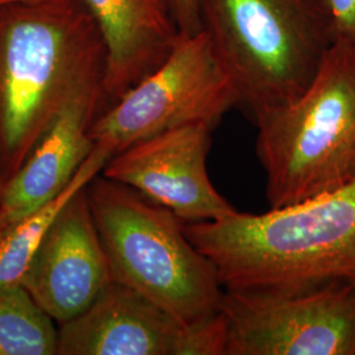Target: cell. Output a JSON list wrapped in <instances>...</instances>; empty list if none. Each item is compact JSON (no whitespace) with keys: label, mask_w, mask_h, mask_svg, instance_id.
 <instances>
[{"label":"cell","mask_w":355,"mask_h":355,"mask_svg":"<svg viewBox=\"0 0 355 355\" xmlns=\"http://www.w3.org/2000/svg\"><path fill=\"white\" fill-rule=\"evenodd\" d=\"M183 229L225 290H311L355 275V177L302 203Z\"/></svg>","instance_id":"1"},{"label":"cell","mask_w":355,"mask_h":355,"mask_svg":"<svg viewBox=\"0 0 355 355\" xmlns=\"http://www.w3.org/2000/svg\"><path fill=\"white\" fill-rule=\"evenodd\" d=\"M105 49L80 0L0 8V180L24 164L64 103L104 76Z\"/></svg>","instance_id":"2"},{"label":"cell","mask_w":355,"mask_h":355,"mask_svg":"<svg viewBox=\"0 0 355 355\" xmlns=\"http://www.w3.org/2000/svg\"><path fill=\"white\" fill-rule=\"evenodd\" d=\"M86 193L112 280L187 325L220 312L224 287L217 270L175 214L102 174L89 180Z\"/></svg>","instance_id":"3"},{"label":"cell","mask_w":355,"mask_h":355,"mask_svg":"<svg viewBox=\"0 0 355 355\" xmlns=\"http://www.w3.org/2000/svg\"><path fill=\"white\" fill-rule=\"evenodd\" d=\"M270 209L337 190L355 177V48L336 41L309 87L254 116Z\"/></svg>","instance_id":"4"},{"label":"cell","mask_w":355,"mask_h":355,"mask_svg":"<svg viewBox=\"0 0 355 355\" xmlns=\"http://www.w3.org/2000/svg\"><path fill=\"white\" fill-rule=\"evenodd\" d=\"M202 29L253 116L309 87L336 38L321 0H199Z\"/></svg>","instance_id":"5"},{"label":"cell","mask_w":355,"mask_h":355,"mask_svg":"<svg viewBox=\"0 0 355 355\" xmlns=\"http://www.w3.org/2000/svg\"><path fill=\"white\" fill-rule=\"evenodd\" d=\"M239 92L203 29L180 35L165 61L98 116L89 136L107 162L129 146L191 123L216 127Z\"/></svg>","instance_id":"6"},{"label":"cell","mask_w":355,"mask_h":355,"mask_svg":"<svg viewBox=\"0 0 355 355\" xmlns=\"http://www.w3.org/2000/svg\"><path fill=\"white\" fill-rule=\"evenodd\" d=\"M225 355H355V284L299 292L225 290Z\"/></svg>","instance_id":"7"},{"label":"cell","mask_w":355,"mask_h":355,"mask_svg":"<svg viewBox=\"0 0 355 355\" xmlns=\"http://www.w3.org/2000/svg\"><path fill=\"white\" fill-rule=\"evenodd\" d=\"M225 347L221 311L187 325L116 280L86 311L58 325V355H225Z\"/></svg>","instance_id":"8"},{"label":"cell","mask_w":355,"mask_h":355,"mask_svg":"<svg viewBox=\"0 0 355 355\" xmlns=\"http://www.w3.org/2000/svg\"><path fill=\"white\" fill-rule=\"evenodd\" d=\"M212 125L191 123L140 141L112 157L103 177L127 184L183 223L216 221L237 209L207 171Z\"/></svg>","instance_id":"9"},{"label":"cell","mask_w":355,"mask_h":355,"mask_svg":"<svg viewBox=\"0 0 355 355\" xmlns=\"http://www.w3.org/2000/svg\"><path fill=\"white\" fill-rule=\"evenodd\" d=\"M86 186L51 221L21 280L58 325L86 311L112 280Z\"/></svg>","instance_id":"10"},{"label":"cell","mask_w":355,"mask_h":355,"mask_svg":"<svg viewBox=\"0 0 355 355\" xmlns=\"http://www.w3.org/2000/svg\"><path fill=\"white\" fill-rule=\"evenodd\" d=\"M103 79L92 78L76 89L4 184L0 214L7 227L57 198L87 159L94 148L91 128L107 108Z\"/></svg>","instance_id":"11"},{"label":"cell","mask_w":355,"mask_h":355,"mask_svg":"<svg viewBox=\"0 0 355 355\" xmlns=\"http://www.w3.org/2000/svg\"><path fill=\"white\" fill-rule=\"evenodd\" d=\"M105 49L107 107L162 64L179 36L173 0H80Z\"/></svg>","instance_id":"12"},{"label":"cell","mask_w":355,"mask_h":355,"mask_svg":"<svg viewBox=\"0 0 355 355\" xmlns=\"http://www.w3.org/2000/svg\"><path fill=\"white\" fill-rule=\"evenodd\" d=\"M104 166L105 159L92 150L71 183L57 198L37 212L13 223L0 234V292L21 284L29 262L51 221L76 191L102 173Z\"/></svg>","instance_id":"13"},{"label":"cell","mask_w":355,"mask_h":355,"mask_svg":"<svg viewBox=\"0 0 355 355\" xmlns=\"http://www.w3.org/2000/svg\"><path fill=\"white\" fill-rule=\"evenodd\" d=\"M0 355H58V324L21 284L0 292Z\"/></svg>","instance_id":"14"},{"label":"cell","mask_w":355,"mask_h":355,"mask_svg":"<svg viewBox=\"0 0 355 355\" xmlns=\"http://www.w3.org/2000/svg\"><path fill=\"white\" fill-rule=\"evenodd\" d=\"M333 29L336 41L355 48V0H321Z\"/></svg>","instance_id":"15"},{"label":"cell","mask_w":355,"mask_h":355,"mask_svg":"<svg viewBox=\"0 0 355 355\" xmlns=\"http://www.w3.org/2000/svg\"><path fill=\"white\" fill-rule=\"evenodd\" d=\"M173 8L180 35H193L202 31L199 0H173Z\"/></svg>","instance_id":"16"},{"label":"cell","mask_w":355,"mask_h":355,"mask_svg":"<svg viewBox=\"0 0 355 355\" xmlns=\"http://www.w3.org/2000/svg\"><path fill=\"white\" fill-rule=\"evenodd\" d=\"M23 1H35V0H0V8L15 3H23Z\"/></svg>","instance_id":"17"},{"label":"cell","mask_w":355,"mask_h":355,"mask_svg":"<svg viewBox=\"0 0 355 355\" xmlns=\"http://www.w3.org/2000/svg\"><path fill=\"white\" fill-rule=\"evenodd\" d=\"M8 228L7 227V224H6V221H4V218H3V216L0 214V234L6 230V229Z\"/></svg>","instance_id":"18"},{"label":"cell","mask_w":355,"mask_h":355,"mask_svg":"<svg viewBox=\"0 0 355 355\" xmlns=\"http://www.w3.org/2000/svg\"><path fill=\"white\" fill-rule=\"evenodd\" d=\"M3 189H4V184H3V182L0 180V198H1V192H3Z\"/></svg>","instance_id":"19"},{"label":"cell","mask_w":355,"mask_h":355,"mask_svg":"<svg viewBox=\"0 0 355 355\" xmlns=\"http://www.w3.org/2000/svg\"><path fill=\"white\" fill-rule=\"evenodd\" d=\"M349 279L352 280L353 283L355 284V275H352V277H349Z\"/></svg>","instance_id":"20"}]
</instances>
